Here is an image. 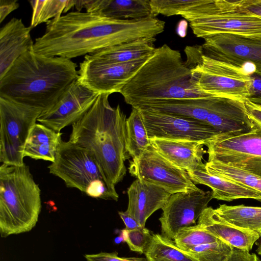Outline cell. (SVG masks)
<instances>
[{
    "label": "cell",
    "instance_id": "1",
    "mask_svg": "<svg viewBox=\"0 0 261 261\" xmlns=\"http://www.w3.org/2000/svg\"><path fill=\"white\" fill-rule=\"evenodd\" d=\"M165 28V22L156 17L121 20L71 12L46 23L45 33L35 39L33 50L71 60L110 46L155 38Z\"/></svg>",
    "mask_w": 261,
    "mask_h": 261
},
{
    "label": "cell",
    "instance_id": "2",
    "mask_svg": "<svg viewBox=\"0 0 261 261\" xmlns=\"http://www.w3.org/2000/svg\"><path fill=\"white\" fill-rule=\"evenodd\" d=\"M76 67L70 59L29 50L0 79V97L46 112L77 79Z\"/></svg>",
    "mask_w": 261,
    "mask_h": 261
},
{
    "label": "cell",
    "instance_id": "3",
    "mask_svg": "<svg viewBox=\"0 0 261 261\" xmlns=\"http://www.w3.org/2000/svg\"><path fill=\"white\" fill-rule=\"evenodd\" d=\"M108 93L100 94L90 109L72 125L69 141L91 151L110 186L126 173V116L119 105L113 108Z\"/></svg>",
    "mask_w": 261,
    "mask_h": 261
},
{
    "label": "cell",
    "instance_id": "4",
    "mask_svg": "<svg viewBox=\"0 0 261 261\" xmlns=\"http://www.w3.org/2000/svg\"><path fill=\"white\" fill-rule=\"evenodd\" d=\"M119 93L132 108L158 100L213 96L197 86L180 51L166 44L156 48Z\"/></svg>",
    "mask_w": 261,
    "mask_h": 261
},
{
    "label": "cell",
    "instance_id": "5",
    "mask_svg": "<svg viewBox=\"0 0 261 261\" xmlns=\"http://www.w3.org/2000/svg\"><path fill=\"white\" fill-rule=\"evenodd\" d=\"M41 190L29 166L0 167V234L2 238L30 231L41 211Z\"/></svg>",
    "mask_w": 261,
    "mask_h": 261
},
{
    "label": "cell",
    "instance_id": "6",
    "mask_svg": "<svg viewBox=\"0 0 261 261\" xmlns=\"http://www.w3.org/2000/svg\"><path fill=\"white\" fill-rule=\"evenodd\" d=\"M48 168L67 187L77 189L92 198L118 200L116 191L110 186L93 153L69 140H61L55 160Z\"/></svg>",
    "mask_w": 261,
    "mask_h": 261
},
{
    "label": "cell",
    "instance_id": "7",
    "mask_svg": "<svg viewBox=\"0 0 261 261\" xmlns=\"http://www.w3.org/2000/svg\"><path fill=\"white\" fill-rule=\"evenodd\" d=\"M187 65L192 79L204 93L245 101L251 84L249 71L203 54L201 45L187 46Z\"/></svg>",
    "mask_w": 261,
    "mask_h": 261
},
{
    "label": "cell",
    "instance_id": "8",
    "mask_svg": "<svg viewBox=\"0 0 261 261\" xmlns=\"http://www.w3.org/2000/svg\"><path fill=\"white\" fill-rule=\"evenodd\" d=\"M183 17L198 38L227 34L261 41V17L239 11L230 1L200 0Z\"/></svg>",
    "mask_w": 261,
    "mask_h": 261
},
{
    "label": "cell",
    "instance_id": "9",
    "mask_svg": "<svg viewBox=\"0 0 261 261\" xmlns=\"http://www.w3.org/2000/svg\"><path fill=\"white\" fill-rule=\"evenodd\" d=\"M42 111L0 97V162L22 165L24 148Z\"/></svg>",
    "mask_w": 261,
    "mask_h": 261
},
{
    "label": "cell",
    "instance_id": "10",
    "mask_svg": "<svg viewBox=\"0 0 261 261\" xmlns=\"http://www.w3.org/2000/svg\"><path fill=\"white\" fill-rule=\"evenodd\" d=\"M128 171L136 179L159 186L171 194L199 189L187 171L171 164L151 145L139 159L129 162Z\"/></svg>",
    "mask_w": 261,
    "mask_h": 261
},
{
    "label": "cell",
    "instance_id": "11",
    "mask_svg": "<svg viewBox=\"0 0 261 261\" xmlns=\"http://www.w3.org/2000/svg\"><path fill=\"white\" fill-rule=\"evenodd\" d=\"M138 109L149 139L185 140L205 144L219 135L213 127L197 120L148 109Z\"/></svg>",
    "mask_w": 261,
    "mask_h": 261
},
{
    "label": "cell",
    "instance_id": "12",
    "mask_svg": "<svg viewBox=\"0 0 261 261\" xmlns=\"http://www.w3.org/2000/svg\"><path fill=\"white\" fill-rule=\"evenodd\" d=\"M212 199V191L200 189L171 194L159 219L161 234L173 240L180 229L196 225V221Z\"/></svg>",
    "mask_w": 261,
    "mask_h": 261
},
{
    "label": "cell",
    "instance_id": "13",
    "mask_svg": "<svg viewBox=\"0 0 261 261\" xmlns=\"http://www.w3.org/2000/svg\"><path fill=\"white\" fill-rule=\"evenodd\" d=\"M148 58L121 64H105L85 56L80 64L77 80L98 94L119 93Z\"/></svg>",
    "mask_w": 261,
    "mask_h": 261
},
{
    "label": "cell",
    "instance_id": "14",
    "mask_svg": "<svg viewBox=\"0 0 261 261\" xmlns=\"http://www.w3.org/2000/svg\"><path fill=\"white\" fill-rule=\"evenodd\" d=\"M100 94L73 82L55 105L42 113L37 121L57 132L78 121L92 107Z\"/></svg>",
    "mask_w": 261,
    "mask_h": 261
},
{
    "label": "cell",
    "instance_id": "15",
    "mask_svg": "<svg viewBox=\"0 0 261 261\" xmlns=\"http://www.w3.org/2000/svg\"><path fill=\"white\" fill-rule=\"evenodd\" d=\"M203 39L201 46L205 55L239 66L248 63L261 70V41L227 34Z\"/></svg>",
    "mask_w": 261,
    "mask_h": 261
},
{
    "label": "cell",
    "instance_id": "16",
    "mask_svg": "<svg viewBox=\"0 0 261 261\" xmlns=\"http://www.w3.org/2000/svg\"><path fill=\"white\" fill-rule=\"evenodd\" d=\"M152 147L172 165L188 171L206 168L202 162L204 143L185 140L150 139Z\"/></svg>",
    "mask_w": 261,
    "mask_h": 261
},
{
    "label": "cell",
    "instance_id": "17",
    "mask_svg": "<svg viewBox=\"0 0 261 261\" xmlns=\"http://www.w3.org/2000/svg\"><path fill=\"white\" fill-rule=\"evenodd\" d=\"M205 123L219 135L246 133L255 128L244 101L226 98H220L216 102Z\"/></svg>",
    "mask_w": 261,
    "mask_h": 261
},
{
    "label": "cell",
    "instance_id": "18",
    "mask_svg": "<svg viewBox=\"0 0 261 261\" xmlns=\"http://www.w3.org/2000/svg\"><path fill=\"white\" fill-rule=\"evenodd\" d=\"M127 194L128 201L125 211L143 227L152 214L163 208L171 195L159 186L139 179L132 182Z\"/></svg>",
    "mask_w": 261,
    "mask_h": 261
},
{
    "label": "cell",
    "instance_id": "19",
    "mask_svg": "<svg viewBox=\"0 0 261 261\" xmlns=\"http://www.w3.org/2000/svg\"><path fill=\"white\" fill-rule=\"evenodd\" d=\"M31 27L21 19L12 18L0 30V79L22 55L33 49Z\"/></svg>",
    "mask_w": 261,
    "mask_h": 261
},
{
    "label": "cell",
    "instance_id": "20",
    "mask_svg": "<svg viewBox=\"0 0 261 261\" xmlns=\"http://www.w3.org/2000/svg\"><path fill=\"white\" fill-rule=\"evenodd\" d=\"M233 248L250 252L260 235L253 231L243 229L228 222L212 207H207L197 224Z\"/></svg>",
    "mask_w": 261,
    "mask_h": 261
},
{
    "label": "cell",
    "instance_id": "21",
    "mask_svg": "<svg viewBox=\"0 0 261 261\" xmlns=\"http://www.w3.org/2000/svg\"><path fill=\"white\" fill-rule=\"evenodd\" d=\"M86 12L116 19L138 20L156 17L150 0H83Z\"/></svg>",
    "mask_w": 261,
    "mask_h": 261
},
{
    "label": "cell",
    "instance_id": "22",
    "mask_svg": "<svg viewBox=\"0 0 261 261\" xmlns=\"http://www.w3.org/2000/svg\"><path fill=\"white\" fill-rule=\"evenodd\" d=\"M220 98L212 96L198 98L158 100L146 102L137 108L150 109L205 123Z\"/></svg>",
    "mask_w": 261,
    "mask_h": 261
},
{
    "label": "cell",
    "instance_id": "23",
    "mask_svg": "<svg viewBox=\"0 0 261 261\" xmlns=\"http://www.w3.org/2000/svg\"><path fill=\"white\" fill-rule=\"evenodd\" d=\"M195 184H202L212 189V198L231 201L238 199H253L261 201V193L229 179L210 173L206 168L188 171Z\"/></svg>",
    "mask_w": 261,
    "mask_h": 261
},
{
    "label": "cell",
    "instance_id": "24",
    "mask_svg": "<svg viewBox=\"0 0 261 261\" xmlns=\"http://www.w3.org/2000/svg\"><path fill=\"white\" fill-rule=\"evenodd\" d=\"M155 38H143L96 51L87 57L105 64H121L150 57L155 51Z\"/></svg>",
    "mask_w": 261,
    "mask_h": 261
},
{
    "label": "cell",
    "instance_id": "25",
    "mask_svg": "<svg viewBox=\"0 0 261 261\" xmlns=\"http://www.w3.org/2000/svg\"><path fill=\"white\" fill-rule=\"evenodd\" d=\"M207 153H234L261 157V128L238 134L219 135L204 144Z\"/></svg>",
    "mask_w": 261,
    "mask_h": 261
},
{
    "label": "cell",
    "instance_id": "26",
    "mask_svg": "<svg viewBox=\"0 0 261 261\" xmlns=\"http://www.w3.org/2000/svg\"><path fill=\"white\" fill-rule=\"evenodd\" d=\"M62 135L61 132L36 123L32 127L25 142L24 158L29 156L53 162L62 140Z\"/></svg>",
    "mask_w": 261,
    "mask_h": 261
},
{
    "label": "cell",
    "instance_id": "27",
    "mask_svg": "<svg viewBox=\"0 0 261 261\" xmlns=\"http://www.w3.org/2000/svg\"><path fill=\"white\" fill-rule=\"evenodd\" d=\"M216 212L228 222L261 236V207L221 204Z\"/></svg>",
    "mask_w": 261,
    "mask_h": 261
},
{
    "label": "cell",
    "instance_id": "28",
    "mask_svg": "<svg viewBox=\"0 0 261 261\" xmlns=\"http://www.w3.org/2000/svg\"><path fill=\"white\" fill-rule=\"evenodd\" d=\"M126 150L133 159H139L151 145L143 122L137 108H132L126 121Z\"/></svg>",
    "mask_w": 261,
    "mask_h": 261
},
{
    "label": "cell",
    "instance_id": "29",
    "mask_svg": "<svg viewBox=\"0 0 261 261\" xmlns=\"http://www.w3.org/2000/svg\"><path fill=\"white\" fill-rule=\"evenodd\" d=\"M144 254L147 261H199L178 247L173 240L159 233H153Z\"/></svg>",
    "mask_w": 261,
    "mask_h": 261
},
{
    "label": "cell",
    "instance_id": "30",
    "mask_svg": "<svg viewBox=\"0 0 261 261\" xmlns=\"http://www.w3.org/2000/svg\"><path fill=\"white\" fill-rule=\"evenodd\" d=\"M32 9L30 27L32 29L40 23L61 16L75 6L76 0L30 1Z\"/></svg>",
    "mask_w": 261,
    "mask_h": 261
},
{
    "label": "cell",
    "instance_id": "31",
    "mask_svg": "<svg viewBox=\"0 0 261 261\" xmlns=\"http://www.w3.org/2000/svg\"><path fill=\"white\" fill-rule=\"evenodd\" d=\"M205 167L210 173L233 180L261 193V177L254 174L217 162L207 161Z\"/></svg>",
    "mask_w": 261,
    "mask_h": 261
},
{
    "label": "cell",
    "instance_id": "32",
    "mask_svg": "<svg viewBox=\"0 0 261 261\" xmlns=\"http://www.w3.org/2000/svg\"><path fill=\"white\" fill-rule=\"evenodd\" d=\"M207 161L219 162L261 177V157L234 153H208Z\"/></svg>",
    "mask_w": 261,
    "mask_h": 261
},
{
    "label": "cell",
    "instance_id": "33",
    "mask_svg": "<svg viewBox=\"0 0 261 261\" xmlns=\"http://www.w3.org/2000/svg\"><path fill=\"white\" fill-rule=\"evenodd\" d=\"M221 240L197 224L180 229L173 239L177 246L182 250Z\"/></svg>",
    "mask_w": 261,
    "mask_h": 261
},
{
    "label": "cell",
    "instance_id": "34",
    "mask_svg": "<svg viewBox=\"0 0 261 261\" xmlns=\"http://www.w3.org/2000/svg\"><path fill=\"white\" fill-rule=\"evenodd\" d=\"M233 247L223 241L202 244L183 251L199 261H224Z\"/></svg>",
    "mask_w": 261,
    "mask_h": 261
},
{
    "label": "cell",
    "instance_id": "35",
    "mask_svg": "<svg viewBox=\"0 0 261 261\" xmlns=\"http://www.w3.org/2000/svg\"><path fill=\"white\" fill-rule=\"evenodd\" d=\"M200 0H150V5L154 16L180 15Z\"/></svg>",
    "mask_w": 261,
    "mask_h": 261
},
{
    "label": "cell",
    "instance_id": "36",
    "mask_svg": "<svg viewBox=\"0 0 261 261\" xmlns=\"http://www.w3.org/2000/svg\"><path fill=\"white\" fill-rule=\"evenodd\" d=\"M122 237L132 251L144 254L150 244L153 233L145 227L121 230Z\"/></svg>",
    "mask_w": 261,
    "mask_h": 261
},
{
    "label": "cell",
    "instance_id": "37",
    "mask_svg": "<svg viewBox=\"0 0 261 261\" xmlns=\"http://www.w3.org/2000/svg\"><path fill=\"white\" fill-rule=\"evenodd\" d=\"M251 84L246 100L261 106V70L255 68L249 72Z\"/></svg>",
    "mask_w": 261,
    "mask_h": 261
},
{
    "label": "cell",
    "instance_id": "38",
    "mask_svg": "<svg viewBox=\"0 0 261 261\" xmlns=\"http://www.w3.org/2000/svg\"><path fill=\"white\" fill-rule=\"evenodd\" d=\"M87 261H147L146 258L139 257H119L116 251L100 252L95 254H86Z\"/></svg>",
    "mask_w": 261,
    "mask_h": 261
},
{
    "label": "cell",
    "instance_id": "39",
    "mask_svg": "<svg viewBox=\"0 0 261 261\" xmlns=\"http://www.w3.org/2000/svg\"><path fill=\"white\" fill-rule=\"evenodd\" d=\"M231 3L241 12L261 17V0L231 1Z\"/></svg>",
    "mask_w": 261,
    "mask_h": 261
},
{
    "label": "cell",
    "instance_id": "40",
    "mask_svg": "<svg viewBox=\"0 0 261 261\" xmlns=\"http://www.w3.org/2000/svg\"><path fill=\"white\" fill-rule=\"evenodd\" d=\"M244 103L247 114L254 127L261 128V106L247 100H245Z\"/></svg>",
    "mask_w": 261,
    "mask_h": 261
},
{
    "label": "cell",
    "instance_id": "41",
    "mask_svg": "<svg viewBox=\"0 0 261 261\" xmlns=\"http://www.w3.org/2000/svg\"><path fill=\"white\" fill-rule=\"evenodd\" d=\"M19 6L17 0H0V23Z\"/></svg>",
    "mask_w": 261,
    "mask_h": 261
},
{
    "label": "cell",
    "instance_id": "42",
    "mask_svg": "<svg viewBox=\"0 0 261 261\" xmlns=\"http://www.w3.org/2000/svg\"><path fill=\"white\" fill-rule=\"evenodd\" d=\"M254 253L233 248L231 254L224 261H253Z\"/></svg>",
    "mask_w": 261,
    "mask_h": 261
},
{
    "label": "cell",
    "instance_id": "43",
    "mask_svg": "<svg viewBox=\"0 0 261 261\" xmlns=\"http://www.w3.org/2000/svg\"><path fill=\"white\" fill-rule=\"evenodd\" d=\"M118 214L125 226V229L132 230L142 227L138 221L126 211H119Z\"/></svg>",
    "mask_w": 261,
    "mask_h": 261
},
{
    "label": "cell",
    "instance_id": "44",
    "mask_svg": "<svg viewBox=\"0 0 261 261\" xmlns=\"http://www.w3.org/2000/svg\"><path fill=\"white\" fill-rule=\"evenodd\" d=\"M260 237L261 238V236H260ZM256 252L259 255H261V242L259 243V244L257 247Z\"/></svg>",
    "mask_w": 261,
    "mask_h": 261
},
{
    "label": "cell",
    "instance_id": "45",
    "mask_svg": "<svg viewBox=\"0 0 261 261\" xmlns=\"http://www.w3.org/2000/svg\"><path fill=\"white\" fill-rule=\"evenodd\" d=\"M253 261H261L258 256L254 253Z\"/></svg>",
    "mask_w": 261,
    "mask_h": 261
}]
</instances>
